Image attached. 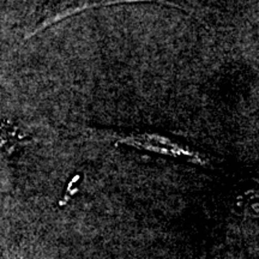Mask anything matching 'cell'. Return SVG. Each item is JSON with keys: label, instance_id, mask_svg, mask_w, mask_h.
<instances>
[{"label": "cell", "instance_id": "cell-1", "mask_svg": "<svg viewBox=\"0 0 259 259\" xmlns=\"http://www.w3.org/2000/svg\"><path fill=\"white\" fill-rule=\"evenodd\" d=\"M118 142L122 144L130 145L142 150L151 151L164 156H169L174 158H184V160L191 162V163L199 164V166H206L209 163L208 158L198 151H194L185 145L176 143L171 139L164 137L161 135L155 134H134L128 136H120Z\"/></svg>", "mask_w": 259, "mask_h": 259}]
</instances>
